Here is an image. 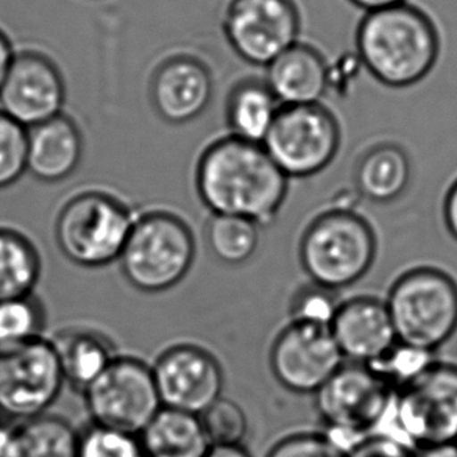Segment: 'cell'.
<instances>
[{"instance_id": "26", "label": "cell", "mask_w": 457, "mask_h": 457, "mask_svg": "<svg viewBox=\"0 0 457 457\" xmlns=\"http://www.w3.org/2000/svg\"><path fill=\"white\" fill-rule=\"evenodd\" d=\"M260 227L245 217L211 214L204 231L206 244L216 260L227 266H242L258 250Z\"/></svg>"}, {"instance_id": "23", "label": "cell", "mask_w": 457, "mask_h": 457, "mask_svg": "<svg viewBox=\"0 0 457 457\" xmlns=\"http://www.w3.org/2000/svg\"><path fill=\"white\" fill-rule=\"evenodd\" d=\"M281 106L266 81H242L231 91L227 104L231 137L248 143H264Z\"/></svg>"}, {"instance_id": "16", "label": "cell", "mask_w": 457, "mask_h": 457, "mask_svg": "<svg viewBox=\"0 0 457 457\" xmlns=\"http://www.w3.org/2000/svg\"><path fill=\"white\" fill-rule=\"evenodd\" d=\"M214 80L198 58L179 55L161 62L150 80L154 112L169 124L181 125L200 118L210 106Z\"/></svg>"}, {"instance_id": "13", "label": "cell", "mask_w": 457, "mask_h": 457, "mask_svg": "<svg viewBox=\"0 0 457 457\" xmlns=\"http://www.w3.org/2000/svg\"><path fill=\"white\" fill-rule=\"evenodd\" d=\"M344 364L331 328L289 321L270 348L273 377L297 395H315Z\"/></svg>"}, {"instance_id": "19", "label": "cell", "mask_w": 457, "mask_h": 457, "mask_svg": "<svg viewBox=\"0 0 457 457\" xmlns=\"http://www.w3.org/2000/svg\"><path fill=\"white\" fill-rule=\"evenodd\" d=\"M83 135L64 112L29 129L27 172L43 183H60L80 166Z\"/></svg>"}, {"instance_id": "35", "label": "cell", "mask_w": 457, "mask_h": 457, "mask_svg": "<svg viewBox=\"0 0 457 457\" xmlns=\"http://www.w3.org/2000/svg\"><path fill=\"white\" fill-rule=\"evenodd\" d=\"M442 217H444L446 231L457 242V179L453 181V185L448 187L444 197Z\"/></svg>"}, {"instance_id": "3", "label": "cell", "mask_w": 457, "mask_h": 457, "mask_svg": "<svg viewBox=\"0 0 457 457\" xmlns=\"http://www.w3.org/2000/svg\"><path fill=\"white\" fill-rule=\"evenodd\" d=\"M371 436L395 440L411 450L457 442V365L436 361L396 392L387 414Z\"/></svg>"}, {"instance_id": "28", "label": "cell", "mask_w": 457, "mask_h": 457, "mask_svg": "<svg viewBox=\"0 0 457 457\" xmlns=\"http://www.w3.org/2000/svg\"><path fill=\"white\" fill-rule=\"evenodd\" d=\"M436 361V353L421 350L398 340V344L383 359L369 367L377 371L392 389L398 392L414 383Z\"/></svg>"}, {"instance_id": "32", "label": "cell", "mask_w": 457, "mask_h": 457, "mask_svg": "<svg viewBox=\"0 0 457 457\" xmlns=\"http://www.w3.org/2000/svg\"><path fill=\"white\" fill-rule=\"evenodd\" d=\"M340 303L342 302L339 300L337 291H331L323 286L311 283L306 287H302L292 298L289 308L291 321L331 328Z\"/></svg>"}, {"instance_id": "41", "label": "cell", "mask_w": 457, "mask_h": 457, "mask_svg": "<svg viewBox=\"0 0 457 457\" xmlns=\"http://www.w3.org/2000/svg\"><path fill=\"white\" fill-rule=\"evenodd\" d=\"M456 444H457V442H456Z\"/></svg>"}, {"instance_id": "11", "label": "cell", "mask_w": 457, "mask_h": 457, "mask_svg": "<svg viewBox=\"0 0 457 457\" xmlns=\"http://www.w3.org/2000/svg\"><path fill=\"white\" fill-rule=\"evenodd\" d=\"M222 27L236 55L267 68L300 43L302 18L294 0H229Z\"/></svg>"}, {"instance_id": "25", "label": "cell", "mask_w": 457, "mask_h": 457, "mask_svg": "<svg viewBox=\"0 0 457 457\" xmlns=\"http://www.w3.org/2000/svg\"><path fill=\"white\" fill-rule=\"evenodd\" d=\"M41 278L35 244L14 228L0 227V302L31 295Z\"/></svg>"}, {"instance_id": "20", "label": "cell", "mask_w": 457, "mask_h": 457, "mask_svg": "<svg viewBox=\"0 0 457 457\" xmlns=\"http://www.w3.org/2000/svg\"><path fill=\"white\" fill-rule=\"evenodd\" d=\"M50 340L55 345L66 383L81 392L119 356L112 339L93 328H68Z\"/></svg>"}, {"instance_id": "39", "label": "cell", "mask_w": 457, "mask_h": 457, "mask_svg": "<svg viewBox=\"0 0 457 457\" xmlns=\"http://www.w3.org/2000/svg\"><path fill=\"white\" fill-rule=\"evenodd\" d=\"M353 5L358 6L365 12H375V10H383L387 6L400 5L408 0H350Z\"/></svg>"}, {"instance_id": "31", "label": "cell", "mask_w": 457, "mask_h": 457, "mask_svg": "<svg viewBox=\"0 0 457 457\" xmlns=\"http://www.w3.org/2000/svg\"><path fill=\"white\" fill-rule=\"evenodd\" d=\"M79 457H147V454L137 434L93 423L80 433Z\"/></svg>"}, {"instance_id": "38", "label": "cell", "mask_w": 457, "mask_h": 457, "mask_svg": "<svg viewBox=\"0 0 457 457\" xmlns=\"http://www.w3.org/2000/svg\"><path fill=\"white\" fill-rule=\"evenodd\" d=\"M204 457H252L242 445H211Z\"/></svg>"}, {"instance_id": "34", "label": "cell", "mask_w": 457, "mask_h": 457, "mask_svg": "<svg viewBox=\"0 0 457 457\" xmlns=\"http://www.w3.org/2000/svg\"><path fill=\"white\" fill-rule=\"evenodd\" d=\"M414 450L398 444L395 440L370 436L362 445L346 457H414Z\"/></svg>"}, {"instance_id": "21", "label": "cell", "mask_w": 457, "mask_h": 457, "mask_svg": "<svg viewBox=\"0 0 457 457\" xmlns=\"http://www.w3.org/2000/svg\"><path fill=\"white\" fill-rule=\"evenodd\" d=\"M412 177L406 150L392 143L378 144L359 158L354 169L356 191L371 204H387L402 197Z\"/></svg>"}, {"instance_id": "8", "label": "cell", "mask_w": 457, "mask_h": 457, "mask_svg": "<svg viewBox=\"0 0 457 457\" xmlns=\"http://www.w3.org/2000/svg\"><path fill=\"white\" fill-rule=\"evenodd\" d=\"M66 378L50 339L0 346V414L25 421L47 414Z\"/></svg>"}, {"instance_id": "5", "label": "cell", "mask_w": 457, "mask_h": 457, "mask_svg": "<svg viewBox=\"0 0 457 457\" xmlns=\"http://www.w3.org/2000/svg\"><path fill=\"white\" fill-rule=\"evenodd\" d=\"M195 252L194 233L181 217L152 211L137 216L118 262L129 285L144 294H161L186 278Z\"/></svg>"}, {"instance_id": "6", "label": "cell", "mask_w": 457, "mask_h": 457, "mask_svg": "<svg viewBox=\"0 0 457 457\" xmlns=\"http://www.w3.org/2000/svg\"><path fill=\"white\" fill-rule=\"evenodd\" d=\"M398 340L436 353L457 331V281L437 267H414L386 300Z\"/></svg>"}, {"instance_id": "2", "label": "cell", "mask_w": 457, "mask_h": 457, "mask_svg": "<svg viewBox=\"0 0 457 457\" xmlns=\"http://www.w3.org/2000/svg\"><path fill=\"white\" fill-rule=\"evenodd\" d=\"M356 52L367 72L387 87L425 80L440 55V35L429 14L409 2L365 12Z\"/></svg>"}, {"instance_id": "14", "label": "cell", "mask_w": 457, "mask_h": 457, "mask_svg": "<svg viewBox=\"0 0 457 457\" xmlns=\"http://www.w3.org/2000/svg\"><path fill=\"white\" fill-rule=\"evenodd\" d=\"M152 370L162 408L202 415L222 398V365L202 346H170L156 358Z\"/></svg>"}, {"instance_id": "30", "label": "cell", "mask_w": 457, "mask_h": 457, "mask_svg": "<svg viewBox=\"0 0 457 457\" xmlns=\"http://www.w3.org/2000/svg\"><path fill=\"white\" fill-rule=\"evenodd\" d=\"M29 129L0 110V189L18 183L27 172Z\"/></svg>"}, {"instance_id": "17", "label": "cell", "mask_w": 457, "mask_h": 457, "mask_svg": "<svg viewBox=\"0 0 457 457\" xmlns=\"http://www.w3.org/2000/svg\"><path fill=\"white\" fill-rule=\"evenodd\" d=\"M331 333L345 361L353 364L373 365L398 344L387 304L375 297L342 302Z\"/></svg>"}, {"instance_id": "29", "label": "cell", "mask_w": 457, "mask_h": 457, "mask_svg": "<svg viewBox=\"0 0 457 457\" xmlns=\"http://www.w3.org/2000/svg\"><path fill=\"white\" fill-rule=\"evenodd\" d=\"M210 445H242L248 433L247 414L229 398L217 400L200 415Z\"/></svg>"}, {"instance_id": "12", "label": "cell", "mask_w": 457, "mask_h": 457, "mask_svg": "<svg viewBox=\"0 0 457 457\" xmlns=\"http://www.w3.org/2000/svg\"><path fill=\"white\" fill-rule=\"evenodd\" d=\"M395 395L396 390L369 365L348 362L315 394V409L325 428L370 437Z\"/></svg>"}, {"instance_id": "1", "label": "cell", "mask_w": 457, "mask_h": 457, "mask_svg": "<svg viewBox=\"0 0 457 457\" xmlns=\"http://www.w3.org/2000/svg\"><path fill=\"white\" fill-rule=\"evenodd\" d=\"M195 187L211 214L269 225L278 216L289 179L262 144L223 137L204 149L195 169Z\"/></svg>"}, {"instance_id": "18", "label": "cell", "mask_w": 457, "mask_h": 457, "mask_svg": "<svg viewBox=\"0 0 457 457\" xmlns=\"http://www.w3.org/2000/svg\"><path fill=\"white\" fill-rule=\"evenodd\" d=\"M266 83L283 106L320 104L331 72L319 50L297 43L266 68Z\"/></svg>"}, {"instance_id": "33", "label": "cell", "mask_w": 457, "mask_h": 457, "mask_svg": "<svg viewBox=\"0 0 457 457\" xmlns=\"http://www.w3.org/2000/svg\"><path fill=\"white\" fill-rule=\"evenodd\" d=\"M266 457H345L323 433H295L278 440Z\"/></svg>"}, {"instance_id": "4", "label": "cell", "mask_w": 457, "mask_h": 457, "mask_svg": "<svg viewBox=\"0 0 457 457\" xmlns=\"http://www.w3.org/2000/svg\"><path fill=\"white\" fill-rule=\"evenodd\" d=\"M370 223L345 208L315 217L300 241V262L311 283L337 291L358 283L377 258Z\"/></svg>"}, {"instance_id": "40", "label": "cell", "mask_w": 457, "mask_h": 457, "mask_svg": "<svg viewBox=\"0 0 457 457\" xmlns=\"http://www.w3.org/2000/svg\"><path fill=\"white\" fill-rule=\"evenodd\" d=\"M12 428L0 425V457H6L12 445Z\"/></svg>"}, {"instance_id": "9", "label": "cell", "mask_w": 457, "mask_h": 457, "mask_svg": "<svg viewBox=\"0 0 457 457\" xmlns=\"http://www.w3.org/2000/svg\"><path fill=\"white\" fill-rule=\"evenodd\" d=\"M94 425L141 436L162 408L152 365L118 356L85 392Z\"/></svg>"}, {"instance_id": "7", "label": "cell", "mask_w": 457, "mask_h": 457, "mask_svg": "<svg viewBox=\"0 0 457 457\" xmlns=\"http://www.w3.org/2000/svg\"><path fill=\"white\" fill-rule=\"evenodd\" d=\"M137 219L129 204L108 192H80L56 216V245L77 266H110L120 258Z\"/></svg>"}, {"instance_id": "24", "label": "cell", "mask_w": 457, "mask_h": 457, "mask_svg": "<svg viewBox=\"0 0 457 457\" xmlns=\"http://www.w3.org/2000/svg\"><path fill=\"white\" fill-rule=\"evenodd\" d=\"M80 433L66 419L44 414L12 428L6 457H79Z\"/></svg>"}, {"instance_id": "37", "label": "cell", "mask_w": 457, "mask_h": 457, "mask_svg": "<svg viewBox=\"0 0 457 457\" xmlns=\"http://www.w3.org/2000/svg\"><path fill=\"white\" fill-rule=\"evenodd\" d=\"M414 457H457V444L421 446L415 450Z\"/></svg>"}, {"instance_id": "10", "label": "cell", "mask_w": 457, "mask_h": 457, "mask_svg": "<svg viewBox=\"0 0 457 457\" xmlns=\"http://www.w3.org/2000/svg\"><path fill=\"white\" fill-rule=\"evenodd\" d=\"M340 137L337 119L321 104L281 106L262 145L287 179H308L333 162Z\"/></svg>"}, {"instance_id": "15", "label": "cell", "mask_w": 457, "mask_h": 457, "mask_svg": "<svg viewBox=\"0 0 457 457\" xmlns=\"http://www.w3.org/2000/svg\"><path fill=\"white\" fill-rule=\"evenodd\" d=\"M66 83L55 62L37 50L16 52L0 89V110L25 129L62 114Z\"/></svg>"}, {"instance_id": "36", "label": "cell", "mask_w": 457, "mask_h": 457, "mask_svg": "<svg viewBox=\"0 0 457 457\" xmlns=\"http://www.w3.org/2000/svg\"><path fill=\"white\" fill-rule=\"evenodd\" d=\"M14 55H16V52H14L10 37H8L5 31L0 29V89H2L4 81H5L8 69L12 66Z\"/></svg>"}, {"instance_id": "22", "label": "cell", "mask_w": 457, "mask_h": 457, "mask_svg": "<svg viewBox=\"0 0 457 457\" xmlns=\"http://www.w3.org/2000/svg\"><path fill=\"white\" fill-rule=\"evenodd\" d=\"M147 457H204L210 448L200 415L161 408L141 433Z\"/></svg>"}, {"instance_id": "27", "label": "cell", "mask_w": 457, "mask_h": 457, "mask_svg": "<svg viewBox=\"0 0 457 457\" xmlns=\"http://www.w3.org/2000/svg\"><path fill=\"white\" fill-rule=\"evenodd\" d=\"M44 327L46 311L33 294L0 302V346L39 339Z\"/></svg>"}]
</instances>
